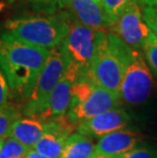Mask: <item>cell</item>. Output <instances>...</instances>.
Returning a JSON list of instances; mask_svg holds the SVG:
<instances>
[{"mask_svg": "<svg viewBox=\"0 0 157 158\" xmlns=\"http://www.w3.org/2000/svg\"><path fill=\"white\" fill-rule=\"evenodd\" d=\"M142 50L153 77L157 79V37L153 33H151L146 40Z\"/></svg>", "mask_w": 157, "mask_h": 158, "instance_id": "d6986e66", "label": "cell"}, {"mask_svg": "<svg viewBox=\"0 0 157 158\" xmlns=\"http://www.w3.org/2000/svg\"><path fill=\"white\" fill-rule=\"evenodd\" d=\"M73 129L75 124L69 122L66 115L46 120L45 132L33 149L47 158H60L66 140Z\"/></svg>", "mask_w": 157, "mask_h": 158, "instance_id": "9c48e42d", "label": "cell"}, {"mask_svg": "<svg viewBox=\"0 0 157 158\" xmlns=\"http://www.w3.org/2000/svg\"><path fill=\"white\" fill-rule=\"evenodd\" d=\"M4 7H5V3L0 1V12H1L3 9H4Z\"/></svg>", "mask_w": 157, "mask_h": 158, "instance_id": "484cf974", "label": "cell"}, {"mask_svg": "<svg viewBox=\"0 0 157 158\" xmlns=\"http://www.w3.org/2000/svg\"><path fill=\"white\" fill-rule=\"evenodd\" d=\"M4 33L26 44L51 50L64 41L68 33V12L57 15H30L8 19Z\"/></svg>", "mask_w": 157, "mask_h": 158, "instance_id": "3957f363", "label": "cell"}, {"mask_svg": "<svg viewBox=\"0 0 157 158\" xmlns=\"http://www.w3.org/2000/svg\"><path fill=\"white\" fill-rule=\"evenodd\" d=\"M81 79L79 69L72 63H68L60 81L56 85L50 96L48 109L41 119H50L53 117L66 115L72 97V88Z\"/></svg>", "mask_w": 157, "mask_h": 158, "instance_id": "8fae6325", "label": "cell"}, {"mask_svg": "<svg viewBox=\"0 0 157 158\" xmlns=\"http://www.w3.org/2000/svg\"><path fill=\"white\" fill-rule=\"evenodd\" d=\"M68 12V11H66ZM68 33L61 46L68 63H72L79 69L81 79L88 73L95 56L98 30L91 29L79 23L68 12Z\"/></svg>", "mask_w": 157, "mask_h": 158, "instance_id": "52a82bcc", "label": "cell"}, {"mask_svg": "<svg viewBox=\"0 0 157 158\" xmlns=\"http://www.w3.org/2000/svg\"><path fill=\"white\" fill-rule=\"evenodd\" d=\"M95 1H97V2H99V0H95Z\"/></svg>", "mask_w": 157, "mask_h": 158, "instance_id": "f1b7e54d", "label": "cell"}, {"mask_svg": "<svg viewBox=\"0 0 157 158\" xmlns=\"http://www.w3.org/2000/svg\"><path fill=\"white\" fill-rule=\"evenodd\" d=\"M142 15L146 25L157 37V7L156 6H142Z\"/></svg>", "mask_w": 157, "mask_h": 158, "instance_id": "7402d4cb", "label": "cell"}, {"mask_svg": "<svg viewBox=\"0 0 157 158\" xmlns=\"http://www.w3.org/2000/svg\"><path fill=\"white\" fill-rule=\"evenodd\" d=\"M36 10L41 11L44 15L54 13L58 8H60L59 1L60 0H27Z\"/></svg>", "mask_w": 157, "mask_h": 158, "instance_id": "ffe728a7", "label": "cell"}, {"mask_svg": "<svg viewBox=\"0 0 157 158\" xmlns=\"http://www.w3.org/2000/svg\"><path fill=\"white\" fill-rule=\"evenodd\" d=\"M153 87V75L143 53L129 47L121 86L122 101L140 105L151 96Z\"/></svg>", "mask_w": 157, "mask_h": 158, "instance_id": "8992f818", "label": "cell"}, {"mask_svg": "<svg viewBox=\"0 0 157 158\" xmlns=\"http://www.w3.org/2000/svg\"><path fill=\"white\" fill-rule=\"evenodd\" d=\"M3 142H4V140H0V151L2 149V146H3Z\"/></svg>", "mask_w": 157, "mask_h": 158, "instance_id": "4316f807", "label": "cell"}, {"mask_svg": "<svg viewBox=\"0 0 157 158\" xmlns=\"http://www.w3.org/2000/svg\"><path fill=\"white\" fill-rule=\"evenodd\" d=\"M96 158H107V157H103V156H100V155H98Z\"/></svg>", "mask_w": 157, "mask_h": 158, "instance_id": "83f0119b", "label": "cell"}, {"mask_svg": "<svg viewBox=\"0 0 157 158\" xmlns=\"http://www.w3.org/2000/svg\"><path fill=\"white\" fill-rule=\"evenodd\" d=\"M141 141V134L131 130H121L100 138L96 144L98 155L116 158L138 146Z\"/></svg>", "mask_w": 157, "mask_h": 158, "instance_id": "4fadbf2b", "label": "cell"}, {"mask_svg": "<svg viewBox=\"0 0 157 158\" xmlns=\"http://www.w3.org/2000/svg\"><path fill=\"white\" fill-rule=\"evenodd\" d=\"M116 158H157V152L152 148L137 146Z\"/></svg>", "mask_w": 157, "mask_h": 158, "instance_id": "44dd1931", "label": "cell"}, {"mask_svg": "<svg viewBox=\"0 0 157 158\" xmlns=\"http://www.w3.org/2000/svg\"><path fill=\"white\" fill-rule=\"evenodd\" d=\"M129 47L113 33L98 30L95 56L85 79L121 98Z\"/></svg>", "mask_w": 157, "mask_h": 158, "instance_id": "7a4b0ae2", "label": "cell"}, {"mask_svg": "<svg viewBox=\"0 0 157 158\" xmlns=\"http://www.w3.org/2000/svg\"><path fill=\"white\" fill-rule=\"evenodd\" d=\"M19 117V110L10 104L0 107V140H4L8 137L13 123Z\"/></svg>", "mask_w": 157, "mask_h": 158, "instance_id": "e0dca14e", "label": "cell"}, {"mask_svg": "<svg viewBox=\"0 0 157 158\" xmlns=\"http://www.w3.org/2000/svg\"><path fill=\"white\" fill-rule=\"evenodd\" d=\"M68 65L61 44L50 50L47 61L30 98L25 102L23 112L27 116L41 117L48 109L50 96Z\"/></svg>", "mask_w": 157, "mask_h": 158, "instance_id": "5b68a950", "label": "cell"}, {"mask_svg": "<svg viewBox=\"0 0 157 158\" xmlns=\"http://www.w3.org/2000/svg\"><path fill=\"white\" fill-rule=\"evenodd\" d=\"M109 30L126 45L139 51L143 49L146 40L152 33L143 19L142 8L138 1L132 3Z\"/></svg>", "mask_w": 157, "mask_h": 158, "instance_id": "ba28073f", "label": "cell"}, {"mask_svg": "<svg viewBox=\"0 0 157 158\" xmlns=\"http://www.w3.org/2000/svg\"><path fill=\"white\" fill-rule=\"evenodd\" d=\"M30 150V148L23 145L19 141L7 137L3 142L2 149L0 151V158H26Z\"/></svg>", "mask_w": 157, "mask_h": 158, "instance_id": "ac0fdd59", "label": "cell"}, {"mask_svg": "<svg viewBox=\"0 0 157 158\" xmlns=\"http://www.w3.org/2000/svg\"><path fill=\"white\" fill-rule=\"evenodd\" d=\"M96 145L80 134H72L68 138L60 158H96Z\"/></svg>", "mask_w": 157, "mask_h": 158, "instance_id": "9a60e30c", "label": "cell"}, {"mask_svg": "<svg viewBox=\"0 0 157 158\" xmlns=\"http://www.w3.org/2000/svg\"><path fill=\"white\" fill-rule=\"evenodd\" d=\"M26 158H47V157H45V156L41 155V154H39L34 149H31V150L29 151V153L27 154Z\"/></svg>", "mask_w": 157, "mask_h": 158, "instance_id": "d4e9b609", "label": "cell"}, {"mask_svg": "<svg viewBox=\"0 0 157 158\" xmlns=\"http://www.w3.org/2000/svg\"><path fill=\"white\" fill-rule=\"evenodd\" d=\"M122 99L109 91L96 86L85 78L80 79L72 88V97L66 117L78 126L103 112L119 108Z\"/></svg>", "mask_w": 157, "mask_h": 158, "instance_id": "277c9868", "label": "cell"}, {"mask_svg": "<svg viewBox=\"0 0 157 158\" xmlns=\"http://www.w3.org/2000/svg\"><path fill=\"white\" fill-rule=\"evenodd\" d=\"M138 0H99V3L104 12L108 29L118 22L123 11L134 2Z\"/></svg>", "mask_w": 157, "mask_h": 158, "instance_id": "2e32d148", "label": "cell"}, {"mask_svg": "<svg viewBox=\"0 0 157 158\" xmlns=\"http://www.w3.org/2000/svg\"><path fill=\"white\" fill-rule=\"evenodd\" d=\"M138 2L142 6H156L157 7V0H138Z\"/></svg>", "mask_w": 157, "mask_h": 158, "instance_id": "cb8c5ba5", "label": "cell"}, {"mask_svg": "<svg viewBox=\"0 0 157 158\" xmlns=\"http://www.w3.org/2000/svg\"><path fill=\"white\" fill-rule=\"evenodd\" d=\"M49 53L48 49L26 44L4 32L0 34V69L18 99L30 98Z\"/></svg>", "mask_w": 157, "mask_h": 158, "instance_id": "6da1fadb", "label": "cell"}, {"mask_svg": "<svg viewBox=\"0 0 157 158\" xmlns=\"http://www.w3.org/2000/svg\"><path fill=\"white\" fill-rule=\"evenodd\" d=\"M9 95V86L6 78L0 69V107L7 105V99Z\"/></svg>", "mask_w": 157, "mask_h": 158, "instance_id": "603a6c76", "label": "cell"}, {"mask_svg": "<svg viewBox=\"0 0 157 158\" xmlns=\"http://www.w3.org/2000/svg\"><path fill=\"white\" fill-rule=\"evenodd\" d=\"M59 5L82 25L94 30L108 29L101 5L95 0H60Z\"/></svg>", "mask_w": 157, "mask_h": 158, "instance_id": "7c38bea8", "label": "cell"}, {"mask_svg": "<svg viewBox=\"0 0 157 158\" xmlns=\"http://www.w3.org/2000/svg\"><path fill=\"white\" fill-rule=\"evenodd\" d=\"M131 123V116L121 108L103 112L76 126L78 134L87 138H102L108 134L125 130Z\"/></svg>", "mask_w": 157, "mask_h": 158, "instance_id": "30bf717a", "label": "cell"}, {"mask_svg": "<svg viewBox=\"0 0 157 158\" xmlns=\"http://www.w3.org/2000/svg\"><path fill=\"white\" fill-rule=\"evenodd\" d=\"M45 127L46 120H43L39 117L28 116L25 118L19 117L13 123L8 137L13 138L23 145L33 149L43 136Z\"/></svg>", "mask_w": 157, "mask_h": 158, "instance_id": "5bb4252c", "label": "cell"}]
</instances>
